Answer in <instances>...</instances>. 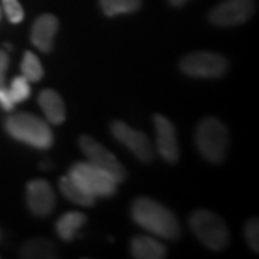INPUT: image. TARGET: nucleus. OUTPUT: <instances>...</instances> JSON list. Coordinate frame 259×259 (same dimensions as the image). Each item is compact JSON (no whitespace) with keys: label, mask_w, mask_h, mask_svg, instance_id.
Segmentation results:
<instances>
[{"label":"nucleus","mask_w":259,"mask_h":259,"mask_svg":"<svg viewBox=\"0 0 259 259\" xmlns=\"http://www.w3.org/2000/svg\"><path fill=\"white\" fill-rule=\"evenodd\" d=\"M131 216L140 228L163 239H177L180 236L182 228L176 214L154 199L137 197L131 204Z\"/></svg>","instance_id":"obj_1"},{"label":"nucleus","mask_w":259,"mask_h":259,"mask_svg":"<svg viewBox=\"0 0 259 259\" xmlns=\"http://www.w3.org/2000/svg\"><path fill=\"white\" fill-rule=\"evenodd\" d=\"M5 130L12 139L30 147L48 150L54 144V133L47 121L29 112L10 115L5 121Z\"/></svg>","instance_id":"obj_2"},{"label":"nucleus","mask_w":259,"mask_h":259,"mask_svg":"<svg viewBox=\"0 0 259 259\" xmlns=\"http://www.w3.org/2000/svg\"><path fill=\"white\" fill-rule=\"evenodd\" d=\"M194 141L204 160L219 164L225 160L229 150V131L221 120L206 117L196 128Z\"/></svg>","instance_id":"obj_3"},{"label":"nucleus","mask_w":259,"mask_h":259,"mask_svg":"<svg viewBox=\"0 0 259 259\" xmlns=\"http://www.w3.org/2000/svg\"><path fill=\"white\" fill-rule=\"evenodd\" d=\"M189 226L197 239L213 250L225 249L231 242V233L223 219L207 209H199L190 214Z\"/></svg>","instance_id":"obj_4"},{"label":"nucleus","mask_w":259,"mask_h":259,"mask_svg":"<svg viewBox=\"0 0 259 259\" xmlns=\"http://www.w3.org/2000/svg\"><path fill=\"white\" fill-rule=\"evenodd\" d=\"M68 175L82 187L87 193L97 197H111L117 192V182L108 173L91 164L90 161H78L72 164Z\"/></svg>","instance_id":"obj_5"},{"label":"nucleus","mask_w":259,"mask_h":259,"mask_svg":"<svg viewBox=\"0 0 259 259\" xmlns=\"http://www.w3.org/2000/svg\"><path fill=\"white\" fill-rule=\"evenodd\" d=\"M229 62L216 52L199 51L186 55L180 62L182 72L193 78H219L228 72Z\"/></svg>","instance_id":"obj_6"},{"label":"nucleus","mask_w":259,"mask_h":259,"mask_svg":"<svg viewBox=\"0 0 259 259\" xmlns=\"http://www.w3.org/2000/svg\"><path fill=\"white\" fill-rule=\"evenodd\" d=\"M79 147L82 150L87 160L94 166L104 170L105 173H108L117 182V185L125 182V179H127L125 167L121 164L120 160L115 157L108 148L104 147L102 144H100L97 140L90 136L79 137Z\"/></svg>","instance_id":"obj_7"},{"label":"nucleus","mask_w":259,"mask_h":259,"mask_svg":"<svg viewBox=\"0 0 259 259\" xmlns=\"http://www.w3.org/2000/svg\"><path fill=\"white\" fill-rule=\"evenodd\" d=\"M256 10L255 0H223L209 13V22L219 28H231L248 22Z\"/></svg>","instance_id":"obj_8"},{"label":"nucleus","mask_w":259,"mask_h":259,"mask_svg":"<svg viewBox=\"0 0 259 259\" xmlns=\"http://www.w3.org/2000/svg\"><path fill=\"white\" fill-rule=\"evenodd\" d=\"M111 133L114 139L120 141L122 146L130 148V151L143 163H150L154 157V150L151 141L144 133L134 130L122 121H112Z\"/></svg>","instance_id":"obj_9"},{"label":"nucleus","mask_w":259,"mask_h":259,"mask_svg":"<svg viewBox=\"0 0 259 259\" xmlns=\"http://www.w3.org/2000/svg\"><path fill=\"white\" fill-rule=\"evenodd\" d=\"M26 203L35 216L44 218L54 212L56 196L52 186L44 179L30 180L26 186Z\"/></svg>","instance_id":"obj_10"},{"label":"nucleus","mask_w":259,"mask_h":259,"mask_svg":"<svg viewBox=\"0 0 259 259\" xmlns=\"http://www.w3.org/2000/svg\"><path fill=\"white\" fill-rule=\"evenodd\" d=\"M153 121L156 128V143H157L158 153L164 161L175 164L180 157L176 127L173 125L171 121L161 114H156Z\"/></svg>","instance_id":"obj_11"},{"label":"nucleus","mask_w":259,"mask_h":259,"mask_svg":"<svg viewBox=\"0 0 259 259\" xmlns=\"http://www.w3.org/2000/svg\"><path fill=\"white\" fill-rule=\"evenodd\" d=\"M59 29V20L51 13L40 15L33 22L30 30V40L33 47L37 48L40 52L48 54L54 49V40Z\"/></svg>","instance_id":"obj_12"},{"label":"nucleus","mask_w":259,"mask_h":259,"mask_svg":"<svg viewBox=\"0 0 259 259\" xmlns=\"http://www.w3.org/2000/svg\"><path fill=\"white\" fill-rule=\"evenodd\" d=\"M37 102L42 108V111L45 114L47 120L58 125L62 124L66 118V108H65V102L62 97L54 90H44L37 97Z\"/></svg>","instance_id":"obj_13"},{"label":"nucleus","mask_w":259,"mask_h":259,"mask_svg":"<svg viewBox=\"0 0 259 259\" xmlns=\"http://www.w3.org/2000/svg\"><path fill=\"white\" fill-rule=\"evenodd\" d=\"M133 258L137 259H163L167 256L166 246L150 236H136L130 243Z\"/></svg>","instance_id":"obj_14"},{"label":"nucleus","mask_w":259,"mask_h":259,"mask_svg":"<svg viewBox=\"0 0 259 259\" xmlns=\"http://www.w3.org/2000/svg\"><path fill=\"white\" fill-rule=\"evenodd\" d=\"M87 222V216L81 212H68L62 214L55 223L56 235L65 242L74 241L78 232Z\"/></svg>","instance_id":"obj_15"},{"label":"nucleus","mask_w":259,"mask_h":259,"mask_svg":"<svg viewBox=\"0 0 259 259\" xmlns=\"http://www.w3.org/2000/svg\"><path fill=\"white\" fill-rule=\"evenodd\" d=\"M59 190L69 202L78 204V206L91 207L95 203V197L90 193H87L69 175L59 179Z\"/></svg>","instance_id":"obj_16"},{"label":"nucleus","mask_w":259,"mask_h":259,"mask_svg":"<svg viewBox=\"0 0 259 259\" xmlns=\"http://www.w3.org/2000/svg\"><path fill=\"white\" fill-rule=\"evenodd\" d=\"M20 256L29 259H49L56 258L58 253H56L55 245L52 242L44 238H36V239L28 241L22 246Z\"/></svg>","instance_id":"obj_17"},{"label":"nucleus","mask_w":259,"mask_h":259,"mask_svg":"<svg viewBox=\"0 0 259 259\" xmlns=\"http://www.w3.org/2000/svg\"><path fill=\"white\" fill-rule=\"evenodd\" d=\"M104 15L107 16H118L134 13L141 8V0H100Z\"/></svg>","instance_id":"obj_18"},{"label":"nucleus","mask_w":259,"mask_h":259,"mask_svg":"<svg viewBox=\"0 0 259 259\" xmlns=\"http://www.w3.org/2000/svg\"><path fill=\"white\" fill-rule=\"evenodd\" d=\"M20 71L29 82H39L44 78V66L40 64L39 58L30 51H26L23 54L20 62Z\"/></svg>","instance_id":"obj_19"},{"label":"nucleus","mask_w":259,"mask_h":259,"mask_svg":"<svg viewBox=\"0 0 259 259\" xmlns=\"http://www.w3.org/2000/svg\"><path fill=\"white\" fill-rule=\"evenodd\" d=\"M8 90H9L12 101L15 104H19V102L26 101L29 98V95H30V82L23 75H20V76L13 78V81H12Z\"/></svg>","instance_id":"obj_20"},{"label":"nucleus","mask_w":259,"mask_h":259,"mask_svg":"<svg viewBox=\"0 0 259 259\" xmlns=\"http://www.w3.org/2000/svg\"><path fill=\"white\" fill-rule=\"evenodd\" d=\"M2 5H3V10H5L10 23L18 25L23 20L25 12H23V8L20 6L19 0H2Z\"/></svg>","instance_id":"obj_21"},{"label":"nucleus","mask_w":259,"mask_h":259,"mask_svg":"<svg viewBox=\"0 0 259 259\" xmlns=\"http://www.w3.org/2000/svg\"><path fill=\"white\" fill-rule=\"evenodd\" d=\"M245 238L249 243L250 249L258 252L259 250V222L256 218H250L243 226Z\"/></svg>","instance_id":"obj_22"},{"label":"nucleus","mask_w":259,"mask_h":259,"mask_svg":"<svg viewBox=\"0 0 259 259\" xmlns=\"http://www.w3.org/2000/svg\"><path fill=\"white\" fill-rule=\"evenodd\" d=\"M15 105H16V104L12 101L9 90H8L5 85L0 87V107H2L5 111H12V110L15 108Z\"/></svg>","instance_id":"obj_23"},{"label":"nucleus","mask_w":259,"mask_h":259,"mask_svg":"<svg viewBox=\"0 0 259 259\" xmlns=\"http://www.w3.org/2000/svg\"><path fill=\"white\" fill-rule=\"evenodd\" d=\"M8 68H9V55L5 51L0 49V87L5 85Z\"/></svg>","instance_id":"obj_24"},{"label":"nucleus","mask_w":259,"mask_h":259,"mask_svg":"<svg viewBox=\"0 0 259 259\" xmlns=\"http://www.w3.org/2000/svg\"><path fill=\"white\" fill-rule=\"evenodd\" d=\"M168 2H170V5H173V6H176V8H180V6L186 5L189 0H168Z\"/></svg>","instance_id":"obj_25"},{"label":"nucleus","mask_w":259,"mask_h":259,"mask_svg":"<svg viewBox=\"0 0 259 259\" xmlns=\"http://www.w3.org/2000/svg\"><path fill=\"white\" fill-rule=\"evenodd\" d=\"M0 16H2V12H0Z\"/></svg>","instance_id":"obj_26"}]
</instances>
